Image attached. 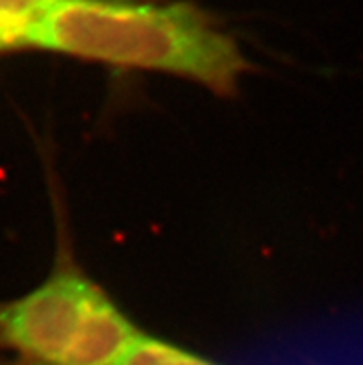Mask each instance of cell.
I'll use <instances>...</instances> for the list:
<instances>
[{
  "label": "cell",
  "mask_w": 363,
  "mask_h": 365,
  "mask_svg": "<svg viewBox=\"0 0 363 365\" xmlns=\"http://www.w3.org/2000/svg\"><path fill=\"white\" fill-rule=\"evenodd\" d=\"M28 48L121 69L175 74L232 97L248 63L240 45L197 6L128 0H43Z\"/></svg>",
  "instance_id": "6da1fadb"
},
{
  "label": "cell",
  "mask_w": 363,
  "mask_h": 365,
  "mask_svg": "<svg viewBox=\"0 0 363 365\" xmlns=\"http://www.w3.org/2000/svg\"><path fill=\"white\" fill-rule=\"evenodd\" d=\"M141 330L71 258L0 306V345L24 365H116Z\"/></svg>",
  "instance_id": "7a4b0ae2"
},
{
  "label": "cell",
  "mask_w": 363,
  "mask_h": 365,
  "mask_svg": "<svg viewBox=\"0 0 363 365\" xmlns=\"http://www.w3.org/2000/svg\"><path fill=\"white\" fill-rule=\"evenodd\" d=\"M116 365H219L170 341L139 332Z\"/></svg>",
  "instance_id": "3957f363"
},
{
  "label": "cell",
  "mask_w": 363,
  "mask_h": 365,
  "mask_svg": "<svg viewBox=\"0 0 363 365\" xmlns=\"http://www.w3.org/2000/svg\"><path fill=\"white\" fill-rule=\"evenodd\" d=\"M43 0H0V52L28 48V34Z\"/></svg>",
  "instance_id": "277c9868"
}]
</instances>
